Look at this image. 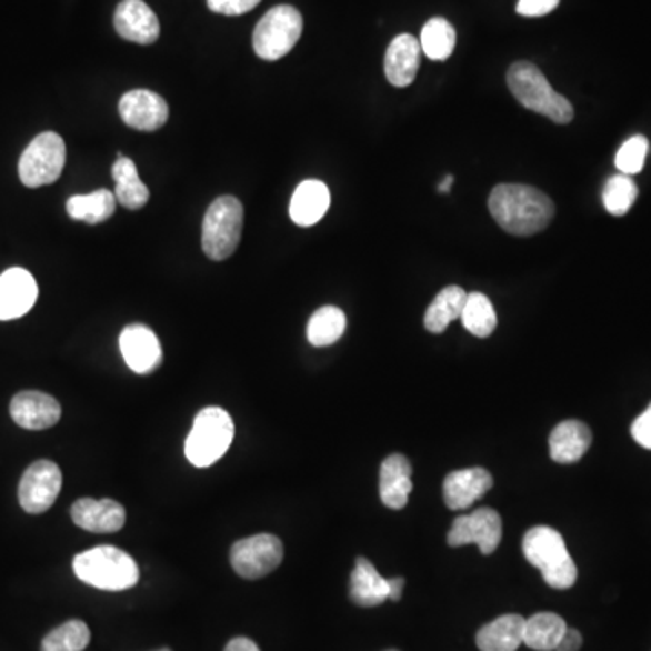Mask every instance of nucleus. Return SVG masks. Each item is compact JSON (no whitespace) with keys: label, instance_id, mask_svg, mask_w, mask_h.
Returning a JSON list of instances; mask_svg holds the SVG:
<instances>
[{"label":"nucleus","instance_id":"obj_1","mask_svg":"<svg viewBox=\"0 0 651 651\" xmlns=\"http://www.w3.org/2000/svg\"><path fill=\"white\" fill-rule=\"evenodd\" d=\"M492 218L512 236H534L549 227L554 219V201L549 196L521 183H500L489 196Z\"/></svg>","mask_w":651,"mask_h":651},{"label":"nucleus","instance_id":"obj_2","mask_svg":"<svg viewBox=\"0 0 651 651\" xmlns=\"http://www.w3.org/2000/svg\"><path fill=\"white\" fill-rule=\"evenodd\" d=\"M507 86L515 100L529 111L543 114L555 123H570L574 120L572 103L555 93L549 80L534 63L514 62L507 71Z\"/></svg>","mask_w":651,"mask_h":651},{"label":"nucleus","instance_id":"obj_3","mask_svg":"<svg viewBox=\"0 0 651 651\" xmlns=\"http://www.w3.org/2000/svg\"><path fill=\"white\" fill-rule=\"evenodd\" d=\"M523 554L540 570L544 583L555 590H569L578 581V567L569 554L563 535L552 527H534L523 538Z\"/></svg>","mask_w":651,"mask_h":651},{"label":"nucleus","instance_id":"obj_4","mask_svg":"<svg viewBox=\"0 0 651 651\" xmlns=\"http://www.w3.org/2000/svg\"><path fill=\"white\" fill-rule=\"evenodd\" d=\"M73 570L82 583L108 592L132 589L140 579L137 561L123 550L109 544L78 554Z\"/></svg>","mask_w":651,"mask_h":651},{"label":"nucleus","instance_id":"obj_5","mask_svg":"<svg viewBox=\"0 0 651 651\" xmlns=\"http://www.w3.org/2000/svg\"><path fill=\"white\" fill-rule=\"evenodd\" d=\"M243 204L233 196H221L212 201L203 219L201 247L212 261L229 259L241 241Z\"/></svg>","mask_w":651,"mask_h":651},{"label":"nucleus","instance_id":"obj_6","mask_svg":"<svg viewBox=\"0 0 651 651\" xmlns=\"http://www.w3.org/2000/svg\"><path fill=\"white\" fill-rule=\"evenodd\" d=\"M233 422L221 408H204L196 414L186 442V454L194 467H210L229 451Z\"/></svg>","mask_w":651,"mask_h":651},{"label":"nucleus","instance_id":"obj_7","mask_svg":"<svg viewBox=\"0 0 651 651\" xmlns=\"http://www.w3.org/2000/svg\"><path fill=\"white\" fill-rule=\"evenodd\" d=\"M302 34V16L293 6H276L259 20L253 31V51L259 59L273 60L287 57Z\"/></svg>","mask_w":651,"mask_h":651},{"label":"nucleus","instance_id":"obj_8","mask_svg":"<svg viewBox=\"0 0 651 651\" xmlns=\"http://www.w3.org/2000/svg\"><path fill=\"white\" fill-rule=\"evenodd\" d=\"M66 166V143L57 132H42L31 141L19 161V178L26 187L51 186Z\"/></svg>","mask_w":651,"mask_h":651},{"label":"nucleus","instance_id":"obj_9","mask_svg":"<svg viewBox=\"0 0 651 651\" xmlns=\"http://www.w3.org/2000/svg\"><path fill=\"white\" fill-rule=\"evenodd\" d=\"M284 547L278 535H250L230 550V563L236 574L244 579H261L272 574L281 564Z\"/></svg>","mask_w":651,"mask_h":651},{"label":"nucleus","instance_id":"obj_10","mask_svg":"<svg viewBox=\"0 0 651 651\" xmlns=\"http://www.w3.org/2000/svg\"><path fill=\"white\" fill-rule=\"evenodd\" d=\"M62 489V471L49 460L31 463L19 483L20 507L30 514H42L53 507Z\"/></svg>","mask_w":651,"mask_h":651},{"label":"nucleus","instance_id":"obj_11","mask_svg":"<svg viewBox=\"0 0 651 651\" xmlns=\"http://www.w3.org/2000/svg\"><path fill=\"white\" fill-rule=\"evenodd\" d=\"M503 535V523L500 514L492 509L481 507L469 515H460L452 523L448 534L449 547H465V544H478L481 554L491 555L497 552Z\"/></svg>","mask_w":651,"mask_h":651},{"label":"nucleus","instance_id":"obj_12","mask_svg":"<svg viewBox=\"0 0 651 651\" xmlns=\"http://www.w3.org/2000/svg\"><path fill=\"white\" fill-rule=\"evenodd\" d=\"M118 111L123 122L137 131H158L169 120L166 100L149 89H134L123 94Z\"/></svg>","mask_w":651,"mask_h":651},{"label":"nucleus","instance_id":"obj_13","mask_svg":"<svg viewBox=\"0 0 651 651\" xmlns=\"http://www.w3.org/2000/svg\"><path fill=\"white\" fill-rule=\"evenodd\" d=\"M120 351L126 364L134 373L149 374L161 365V344L151 328L143 324H131L123 328L120 335Z\"/></svg>","mask_w":651,"mask_h":651},{"label":"nucleus","instance_id":"obj_14","mask_svg":"<svg viewBox=\"0 0 651 651\" xmlns=\"http://www.w3.org/2000/svg\"><path fill=\"white\" fill-rule=\"evenodd\" d=\"M39 297V287L24 268H10L0 276V321L26 316Z\"/></svg>","mask_w":651,"mask_h":651},{"label":"nucleus","instance_id":"obj_15","mask_svg":"<svg viewBox=\"0 0 651 651\" xmlns=\"http://www.w3.org/2000/svg\"><path fill=\"white\" fill-rule=\"evenodd\" d=\"M11 419L20 428L42 431L53 428L62 417V409L57 399L42 391H20L10 405Z\"/></svg>","mask_w":651,"mask_h":651},{"label":"nucleus","instance_id":"obj_16","mask_svg":"<svg viewBox=\"0 0 651 651\" xmlns=\"http://www.w3.org/2000/svg\"><path fill=\"white\" fill-rule=\"evenodd\" d=\"M492 485L491 472L481 467L454 471L443 481V501L451 511H463L485 497Z\"/></svg>","mask_w":651,"mask_h":651},{"label":"nucleus","instance_id":"obj_17","mask_svg":"<svg viewBox=\"0 0 651 651\" xmlns=\"http://www.w3.org/2000/svg\"><path fill=\"white\" fill-rule=\"evenodd\" d=\"M114 28L122 39L152 44L160 37V20L143 0H122L114 13Z\"/></svg>","mask_w":651,"mask_h":651},{"label":"nucleus","instance_id":"obj_18","mask_svg":"<svg viewBox=\"0 0 651 651\" xmlns=\"http://www.w3.org/2000/svg\"><path fill=\"white\" fill-rule=\"evenodd\" d=\"M422 62L420 40L413 34L394 37L385 51L384 71L388 82L394 88H408L414 82Z\"/></svg>","mask_w":651,"mask_h":651},{"label":"nucleus","instance_id":"obj_19","mask_svg":"<svg viewBox=\"0 0 651 651\" xmlns=\"http://www.w3.org/2000/svg\"><path fill=\"white\" fill-rule=\"evenodd\" d=\"M74 525L93 534H112L126 525V509L114 500L82 498L71 507Z\"/></svg>","mask_w":651,"mask_h":651},{"label":"nucleus","instance_id":"obj_20","mask_svg":"<svg viewBox=\"0 0 651 651\" xmlns=\"http://www.w3.org/2000/svg\"><path fill=\"white\" fill-rule=\"evenodd\" d=\"M413 467L403 454H391L380 467V500L388 509L400 511L413 491Z\"/></svg>","mask_w":651,"mask_h":651},{"label":"nucleus","instance_id":"obj_21","mask_svg":"<svg viewBox=\"0 0 651 651\" xmlns=\"http://www.w3.org/2000/svg\"><path fill=\"white\" fill-rule=\"evenodd\" d=\"M592 445V431L579 420H564L550 433V458L555 463H575Z\"/></svg>","mask_w":651,"mask_h":651},{"label":"nucleus","instance_id":"obj_22","mask_svg":"<svg viewBox=\"0 0 651 651\" xmlns=\"http://www.w3.org/2000/svg\"><path fill=\"white\" fill-rule=\"evenodd\" d=\"M331 196L328 187L319 180L302 181L290 201V218L299 227L319 223L330 209Z\"/></svg>","mask_w":651,"mask_h":651},{"label":"nucleus","instance_id":"obj_23","mask_svg":"<svg viewBox=\"0 0 651 651\" xmlns=\"http://www.w3.org/2000/svg\"><path fill=\"white\" fill-rule=\"evenodd\" d=\"M350 598L359 607H380L389 599L388 579L377 572L370 559H357L355 570L351 574Z\"/></svg>","mask_w":651,"mask_h":651},{"label":"nucleus","instance_id":"obj_24","mask_svg":"<svg viewBox=\"0 0 651 651\" xmlns=\"http://www.w3.org/2000/svg\"><path fill=\"white\" fill-rule=\"evenodd\" d=\"M525 619L518 613H509L494 619L477 633L480 651H515L523 644Z\"/></svg>","mask_w":651,"mask_h":651},{"label":"nucleus","instance_id":"obj_25","mask_svg":"<svg viewBox=\"0 0 651 651\" xmlns=\"http://www.w3.org/2000/svg\"><path fill=\"white\" fill-rule=\"evenodd\" d=\"M112 180L117 183L114 196H117L118 203L123 204L129 210L146 207L147 201H149V189L140 180L137 166H134V161L131 158L118 154L117 163L112 166Z\"/></svg>","mask_w":651,"mask_h":651},{"label":"nucleus","instance_id":"obj_26","mask_svg":"<svg viewBox=\"0 0 651 651\" xmlns=\"http://www.w3.org/2000/svg\"><path fill=\"white\" fill-rule=\"evenodd\" d=\"M567 628V622L559 618L558 613H535L532 618L525 619L523 644L535 651H555Z\"/></svg>","mask_w":651,"mask_h":651},{"label":"nucleus","instance_id":"obj_27","mask_svg":"<svg viewBox=\"0 0 651 651\" xmlns=\"http://www.w3.org/2000/svg\"><path fill=\"white\" fill-rule=\"evenodd\" d=\"M467 292L460 287H445L442 292L434 297L425 311V330L431 333H443L452 321L462 317L465 307Z\"/></svg>","mask_w":651,"mask_h":651},{"label":"nucleus","instance_id":"obj_28","mask_svg":"<svg viewBox=\"0 0 651 651\" xmlns=\"http://www.w3.org/2000/svg\"><path fill=\"white\" fill-rule=\"evenodd\" d=\"M66 209H68L69 218L74 221L89 224L103 223L117 210V196L108 189L94 190L91 194L69 198Z\"/></svg>","mask_w":651,"mask_h":651},{"label":"nucleus","instance_id":"obj_29","mask_svg":"<svg viewBox=\"0 0 651 651\" xmlns=\"http://www.w3.org/2000/svg\"><path fill=\"white\" fill-rule=\"evenodd\" d=\"M345 313L341 308L322 307L311 316L308 322V341L316 348L335 344L345 331Z\"/></svg>","mask_w":651,"mask_h":651},{"label":"nucleus","instance_id":"obj_30","mask_svg":"<svg viewBox=\"0 0 651 651\" xmlns=\"http://www.w3.org/2000/svg\"><path fill=\"white\" fill-rule=\"evenodd\" d=\"M460 321L469 333L480 337V339H487L492 335V331L497 330V310L485 293H467L465 307H463Z\"/></svg>","mask_w":651,"mask_h":651},{"label":"nucleus","instance_id":"obj_31","mask_svg":"<svg viewBox=\"0 0 651 651\" xmlns=\"http://www.w3.org/2000/svg\"><path fill=\"white\" fill-rule=\"evenodd\" d=\"M457 46V31L449 20L442 17H434L428 20L420 33V48L422 53L431 60H448Z\"/></svg>","mask_w":651,"mask_h":651},{"label":"nucleus","instance_id":"obj_32","mask_svg":"<svg viewBox=\"0 0 651 651\" xmlns=\"http://www.w3.org/2000/svg\"><path fill=\"white\" fill-rule=\"evenodd\" d=\"M89 641L91 632L88 624L74 619L49 632L42 641L40 651H83L89 647Z\"/></svg>","mask_w":651,"mask_h":651},{"label":"nucleus","instance_id":"obj_33","mask_svg":"<svg viewBox=\"0 0 651 651\" xmlns=\"http://www.w3.org/2000/svg\"><path fill=\"white\" fill-rule=\"evenodd\" d=\"M639 190L635 181L627 174H615L607 181L603 189L604 209L612 216H624L635 203Z\"/></svg>","mask_w":651,"mask_h":651},{"label":"nucleus","instance_id":"obj_34","mask_svg":"<svg viewBox=\"0 0 651 651\" xmlns=\"http://www.w3.org/2000/svg\"><path fill=\"white\" fill-rule=\"evenodd\" d=\"M648 151H650V143L647 138L637 134L622 143L618 156H615V167L621 171V174H637L644 167Z\"/></svg>","mask_w":651,"mask_h":651},{"label":"nucleus","instance_id":"obj_35","mask_svg":"<svg viewBox=\"0 0 651 651\" xmlns=\"http://www.w3.org/2000/svg\"><path fill=\"white\" fill-rule=\"evenodd\" d=\"M261 0H207L210 11L221 16H243L249 13Z\"/></svg>","mask_w":651,"mask_h":651},{"label":"nucleus","instance_id":"obj_36","mask_svg":"<svg viewBox=\"0 0 651 651\" xmlns=\"http://www.w3.org/2000/svg\"><path fill=\"white\" fill-rule=\"evenodd\" d=\"M559 6V0H518L515 11L523 17L549 16Z\"/></svg>","mask_w":651,"mask_h":651},{"label":"nucleus","instance_id":"obj_37","mask_svg":"<svg viewBox=\"0 0 651 651\" xmlns=\"http://www.w3.org/2000/svg\"><path fill=\"white\" fill-rule=\"evenodd\" d=\"M632 437L641 448L651 451V403L647 411L641 417H637L635 422L632 423Z\"/></svg>","mask_w":651,"mask_h":651},{"label":"nucleus","instance_id":"obj_38","mask_svg":"<svg viewBox=\"0 0 651 651\" xmlns=\"http://www.w3.org/2000/svg\"><path fill=\"white\" fill-rule=\"evenodd\" d=\"M583 647V635L574 630V628H567L563 639L559 641L555 651H579V648Z\"/></svg>","mask_w":651,"mask_h":651},{"label":"nucleus","instance_id":"obj_39","mask_svg":"<svg viewBox=\"0 0 651 651\" xmlns=\"http://www.w3.org/2000/svg\"><path fill=\"white\" fill-rule=\"evenodd\" d=\"M224 651H261L256 642L250 641L247 637H236L227 644Z\"/></svg>","mask_w":651,"mask_h":651},{"label":"nucleus","instance_id":"obj_40","mask_svg":"<svg viewBox=\"0 0 651 651\" xmlns=\"http://www.w3.org/2000/svg\"><path fill=\"white\" fill-rule=\"evenodd\" d=\"M388 584H389V599H391V601H394V603H397V601H400V598H402L403 587H405V579H403V578L388 579Z\"/></svg>","mask_w":651,"mask_h":651},{"label":"nucleus","instance_id":"obj_41","mask_svg":"<svg viewBox=\"0 0 651 651\" xmlns=\"http://www.w3.org/2000/svg\"><path fill=\"white\" fill-rule=\"evenodd\" d=\"M452 181H454V178H452L451 174L445 176V178L442 180V183L438 186V192H442V194L449 192V190H451Z\"/></svg>","mask_w":651,"mask_h":651},{"label":"nucleus","instance_id":"obj_42","mask_svg":"<svg viewBox=\"0 0 651 651\" xmlns=\"http://www.w3.org/2000/svg\"><path fill=\"white\" fill-rule=\"evenodd\" d=\"M158 651H172V650H169V648H163V650H158Z\"/></svg>","mask_w":651,"mask_h":651},{"label":"nucleus","instance_id":"obj_43","mask_svg":"<svg viewBox=\"0 0 651 651\" xmlns=\"http://www.w3.org/2000/svg\"><path fill=\"white\" fill-rule=\"evenodd\" d=\"M388 651H399V650H388Z\"/></svg>","mask_w":651,"mask_h":651}]
</instances>
